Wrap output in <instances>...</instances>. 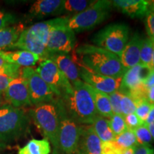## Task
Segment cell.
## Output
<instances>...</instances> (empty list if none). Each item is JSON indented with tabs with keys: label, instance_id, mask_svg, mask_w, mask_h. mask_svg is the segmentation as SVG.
Instances as JSON below:
<instances>
[{
	"label": "cell",
	"instance_id": "obj_1",
	"mask_svg": "<svg viewBox=\"0 0 154 154\" xmlns=\"http://www.w3.org/2000/svg\"><path fill=\"white\" fill-rule=\"evenodd\" d=\"M76 54L81 64L96 74L120 78L128 70L118 56L94 44H82L76 48Z\"/></svg>",
	"mask_w": 154,
	"mask_h": 154
},
{
	"label": "cell",
	"instance_id": "obj_2",
	"mask_svg": "<svg viewBox=\"0 0 154 154\" xmlns=\"http://www.w3.org/2000/svg\"><path fill=\"white\" fill-rule=\"evenodd\" d=\"M72 86V93L61 99L63 106L69 116L77 124L92 125L99 114L88 85L81 80Z\"/></svg>",
	"mask_w": 154,
	"mask_h": 154
},
{
	"label": "cell",
	"instance_id": "obj_3",
	"mask_svg": "<svg viewBox=\"0 0 154 154\" xmlns=\"http://www.w3.org/2000/svg\"><path fill=\"white\" fill-rule=\"evenodd\" d=\"M29 114L45 139L52 144L54 154H58L59 151V112L57 99L52 102L35 106L29 111Z\"/></svg>",
	"mask_w": 154,
	"mask_h": 154
},
{
	"label": "cell",
	"instance_id": "obj_4",
	"mask_svg": "<svg viewBox=\"0 0 154 154\" xmlns=\"http://www.w3.org/2000/svg\"><path fill=\"white\" fill-rule=\"evenodd\" d=\"M29 125V116L22 108L5 104L0 109V142L6 145L19 139Z\"/></svg>",
	"mask_w": 154,
	"mask_h": 154
},
{
	"label": "cell",
	"instance_id": "obj_5",
	"mask_svg": "<svg viewBox=\"0 0 154 154\" xmlns=\"http://www.w3.org/2000/svg\"><path fill=\"white\" fill-rule=\"evenodd\" d=\"M112 6V1L109 0L95 1L86 10L69 17L68 26L74 32L91 29L108 18Z\"/></svg>",
	"mask_w": 154,
	"mask_h": 154
},
{
	"label": "cell",
	"instance_id": "obj_6",
	"mask_svg": "<svg viewBox=\"0 0 154 154\" xmlns=\"http://www.w3.org/2000/svg\"><path fill=\"white\" fill-rule=\"evenodd\" d=\"M129 38V28L124 23H114L105 26L92 38L94 45L114 54L120 58Z\"/></svg>",
	"mask_w": 154,
	"mask_h": 154
},
{
	"label": "cell",
	"instance_id": "obj_7",
	"mask_svg": "<svg viewBox=\"0 0 154 154\" xmlns=\"http://www.w3.org/2000/svg\"><path fill=\"white\" fill-rule=\"evenodd\" d=\"M59 112V151L65 154L76 153L80 138V126L69 116L61 99H57Z\"/></svg>",
	"mask_w": 154,
	"mask_h": 154
},
{
	"label": "cell",
	"instance_id": "obj_8",
	"mask_svg": "<svg viewBox=\"0 0 154 154\" xmlns=\"http://www.w3.org/2000/svg\"><path fill=\"white\" fill-rule=\"evenodd\" d=\"M69 17L56 18L50 30L47 49L50 54L55 53L69 54L76 44L75 32L68 26Z\"/></svg>",
	"mask_w": 154,
	"mask_h": 154
},
{
	"label": "cell",
	"instance_id": "obj_9",
	"mask_svg": "<svg viewBox=\"0 0 154 154\" xmlns=\"http://www.w3.org/2000/svg\"><path fill=\"white\" fill-rule=\"evenodd\" d=\"M36 70L52 90L57 99H62L73 92L72 84L50 59H42Z\"/></svg>",
	"mask_w": 154,
	"mask_h": 154
},
{
	"label": "cell",
	"instance_id": "obj_10",
	"mask_svg": "<svg viewBox=\"0 0 154 154\" xmlns=\"http://www.w3.org/2000/svg\"><path fill=\"white\" fill-rule=\"evenodd\" d=\"M21 76L24 79L27 84L30 100L32 104L37 106L45 103L52 102L56 99V96L49 85L42 79L33 67L22 68Z\"/></svg>",
	"mask_w": 154,
	"mask_h": 154
},
{
	"label": "cell",
	"instance_id": "obj_11",
	"mask_svg": "<svg viewBox=\"0 0 154 154\" xmlns=\"http://www.w3.org/2000/svg\"><path fill=\"white\" fill-rule=\"evenodd\" d=\"M76 63L81 80L92 88L108 95L119 91L120 88L122 77L113 78L96 74L83 66L78 61Z\"/></svg>",
	"mask_w": 154,
	"mask_h": 154
},
{
	"label": "cell",
	"instance_id": "obj_12",
	"mask_svg": "<svg viewBox=\"0 0 154 154\" xmlns=\"http://www.w3.org/2000/svg\"><path fill=\"white\" fill-rule=\"evenodd\" d=\"M3 95L8 104L14 107L22 108L32 105L27 84L21 76L11 81Z\"/></svg>",
	"mask_w": 154,
	"mask_h": 154
},
{
	"label": "cell",
	"instance_id": "obj_13",
	"mask_svg": "<svg viewBox=\"0 0 154 154\" xmlns=\"http://www.w3.org/2000/svg\"><path fill=\"white\" fill-rule=\"evenodd\" d=\"M153 68L146 65H136L128 69L122 77L121 87L119 91L128 95L131 91L139 88L153 72Z\"/></svg>",
	"mask_w": 154,
	"mask_h": 154
},
{
	"label": "cell",
	"instance_id": "obj_14",
	"mask_svg": "<svg viewBox=\"0 0 154 154\" xmlns=\"http://www.w3.org/2000/svg\"><path fill=\"white\" fill-rule=\"evenodd\" d=\"M102 141L91 125L80 126V138L76 154H101Z\"/></svg>",
	"mask_w": 154,
	"mask_h": 154
},
{
	"label": "cell",
	"instance_id": "obj_15",
	"mask_svg": "<svg viewBox=\"0 0 154 154\" xmlns=\"http://www.w3.org/2000/svg\"><path fill=\"white\" fill-rule=\"evenodd\" d=\"M12 49H19L27 51L38 56L40 59H48L50 54L48 52L47 47L40 42L28 29H25L14 44Z\"/></svg>",
	"mask_w": 154,
	"mask_h": 154
},
{
	"label": "cell",
	"instance_id": "obj_16",
	"mask_svg": "<svg viewBox=\"0 0 154 154\" xmlns=\"http://www.w3.org/2000/svg\"><path fill=\"white\" fill-rule=\"evenodd\" d=\"M144 38L138 33H135L127 42L121 53L120 60L126 69H131L140 63V52Z\"/></svg>",
	"mask_w": 154,
	"mask_h": 154
},
{
	"label": "cell",
	"instance_id": "obj_17",
	"mask_svg": "<svg viewBox=\"0 0 154 154\" xmlns=\"http://www.w3.org/2000/svg\"><path fill=\"white\" fill-rule=\"evenodd\" d=\"M48 59L52 60L57 64L58 68L68 79L72 85L81 81L76 63L69 54H51Z\"/></svg>",
	"mask_w": 154,
	"mask_h": 154
},
{
	"label": "cell",
	"instance_id": "obj_18",
	"mask_svg": "<svg viewBox=\"0 0 154 154\" xmlns=\"http://www.w3.org/2000/svg\"><path fill=\"white\" fill-rule=\"evenodd\" d=\"M113 5L124 14L131 18L146 17L151 5V1L144 0H114Z\"/></svg>",
	"mask_w": 154,
	"mask_h": 154
},
{
	"label": "cell",
	"instance_id": "obj_19",
	"mask_svg": "<svg viewBox=\"0 0 154 154\" xmlns=\"http://www.w3.org/2000/svg\"><path fill=\"white\" fill-rule=\"evenodd\" d=\"M63 0H38L31 6L29 14L33 18H43L62 14Z\"/></svg>",
	"mask_w": 154,
	"mask_h": 154
},
{
	"label": "cell",
	"instance_id": "obj_20",
	"mask_svg": "<svg viewBox=\"0 0 154 154\" xmlns=\"http://www.w3.org/2000/svg\"><path fill=\"white\" fill-rule=\"evenodd\" d=\"M0 58L6 62L18 65L23 68L32 67L40 59L38 56L24 50L14 51L0 50Z\"/></svg>",
	"mask_w": 154,
	"mask_h": 154
},
{
	"label": "cell",
	"instance_id": "obj_21",
	"mask_svg": "<svg viewBox=\"0 0 154 154\" xmlns=\"http://www.w3.org/2000/svg\"><path fill=\"white\" fill-rule=\"evenodd\" d=\"M24 29L22 24L0 29V50L12 49Z\"/></svg>",
	"mask_w": 154,
	"mask_h": 154
},
{
	"label": "cell",
	"instance_id": "obj_22",
	"mask_svg": "<svg viewBox=\"0 0 154 154\" xmlns=\"http://www.w3.org/2000/svg\"><path fill=\"white\" fill-rule=\"evenodd\" d=\"M88 87L93 95L98 114L103 118L110 119L113 113L108 94L102 93L90 86H88Z\"/></svg>",
	"mask_w": 154,
	"mask_h": 154
},
{
	"label": "cell",
	"instance_id": "obj_23",
	"mask_svg": "<svg viewBox=\"0 0 154 154\" xmlns=\"http://www.w3.org/2000/svg\"><path fill=\"white\" fill-rule=\"evenodd\" d=\"M51 145L47 139H32L19 149L18 154H50Z\"/></svg>",
	"mask_w": 154,
	"mask_h": 154
},
{
	"label": "cell",
	"instance_id": "obj_24",
	"mask_svg": "<svg viewBox=\"0 0 154 154\" xmlns=\"http://www.w3.org/2000/svg\"><path fill=\"white\" fill-rule=\"evenodd\" d=\"M91 126L102 142L113 141L115 140V136L111 131L108 119L98 115Z\"/></svg>",
	"mask_w": 154,
	"mask_h": 154
},
{
	"label": "cell",
	"instance_id": "obj_25",
	"mask_svg": "<svg viewBox=\"0 0 154 154\" xmlns=\"http://www.w3.org/2000/svg\"><path fill=\"white\" fill-rule=\"evenodd\" d=\"M55 21L56 19H54L45 22H38L27 29L31 33L33 34L40 42H42L47 47L50 30L54 24Z\"/></svg>",
	"mask_w": 154,
	"mask_h": 154
},
{
	"label": "cell",
	"instance_id": "obj_26",
	"mask_svg": "<svg viewBox=\"0 0 154 154\" xmlns=\"http://www.w3.org/2000/svg\"><path fill=\"white\" fill-rule=\"evenodd\" d=\"M94 2L90 0H64L62 6V13L73 14L74 16L86 10L93 5Z\"/></svg>",
	"mask_w": 154,
	"mask_h": 154
},
{
	"label": "cell",
	"instance_id": "obj_27",
	"mask_svg": "<svg viewBox=\"0 0 154 154\" xmlns=\"http://www.w3.org/2000/svg\"><path fill=\"white\" fill-rule=\"evenodd\" d=\"M154 43L149 38H144L140 52V63L152 67ZM153 68V67H152Z\"/></svg>",
	"mask_w": 154,
	"mask_h": 154
},
{
	"label": "cell",
	"instance_id": "obj_28",
	"mask_svg": "<svg viewBox=\"0 0 154 154\" xmlns=\"http://www.w3.org/2000/svg\"><path fill=\"white\" fill-rule=\"evenodd\" d=\"M114 141L124 149H134L135 146L138 144L134 132L129 129L126 130L119 136L115 137Z\"/></svg>",
	"mask_w": 154,
	"mask_h": 154
},
{
	"label": "cell",
	"instance_id": "obj_29",
	"mask_svg": "<svg viewBox=\"0 0 154 154\" xmlns=\"http://www.w3.org/2000/svg\"><path fill=\"white\" fill-rule=\"evenodd\" d=\"M109 124L115 137L128 130L124 116L122 115L113 114L112 116L109 119Z\"/></svg>",
	"mask_w": 154,
	"mask_h": 154
},
{
	"label": "cell",
	"instance_id": "obj_30",
	"mask_svg": "<svg viewBox=\"0 0 154 154\" xmlns=\"http://www.w3.org/2000/svg\"><path fill=\"white\" fill-rule=\"evenodd\" d=\"M137 139L138 143L141 145H149L152 142V136L146 124L138 127L133 131Z\"/></svg>",
	"mask_w": 154,
	"mask_h": 154
},
{
	"label": "cell",
	"instance_id": "obj_31",
	"mask_svg": "<svg viewBox=\"0 0 154 154\" xmlns=\"http://www.w3.org/2000/svg\"><path fill=\"white\" fill-rule=\"evenodd\" d=\"M121 111L122 116H127L136 111V103L129 96L124 94L121 100Z\"/></svg>",
	"mask_w": 154,
	"mask_h": 154
},
{
	"label": "cell",
	"instance_id": "obj_32",
	"mask_svg": "<svg viewBox=\"0 0 154 154\" xmlns=\"http://www.w3.org/2000/svg\"><path fill=\"white\" fill-rule=\"evenodd\" d=\"M146 28L149 38L154 43V5H151L146 15Z\"/></svg>",
	"mask_w": 154,
	"mask_h": 154
},
{
	"label": "cell",
	"instance_id": "obj_33",
	"mask_svg": "<svg viewBox=\"0 0 154 154\" xmlns=\"http://www.w3.org/2000/svg\"><path fill=\"white\" fill-rule=\"evenodd\" d=\"M126 149L119 146L116 142H102L101 154H124Z\"/></svg>",
	"mask_w": 154,
	"mask_h": 154
},
{
	"label": "cell",
	"instance_id": "obj_34",
	"mask_svg": "<svg viewBox=\"0 0 154 154\" xmlns=\"http://www.w3.org/2000/svg\"><path fill=\"white\" fill-rule=\"evenodd\" d=\"M124 94L120 91H117L113 92V93L109 94V101H110L111 109L113 114H119L122 115L121 111V100L122 99L123 96Z\"/></svg>",
	"mask_w": 154,
	"mask_h": 154
},
{
	"label": "cell",
	"instance_id": "obj_35",
	"mask_svg": "<svg viewBox=\"0 0 154 154\" xmlns=\"http://www.w3.org/2000/svg\"><path fill=\"white\" fill-rule=\"evenodd\" d=\"M151 103L147 100H143V101L138 102L136 103V111L135 113L138 116V118H140L142 121H145L147 118L150 110L151 108Z\"/></svg>",
	"mask_w": 154,
	"mask_h": 154
},
{
	"label": "cell",
	"instance_id": "obj_36",
	"mask_svg": "<svg viewBox=\"0 0 154 154\" xmlns=\"http://www.w3.org/2000/svg\"><path fill=\"white\" fill-rule=\"evenodd\" d=\"M125 123H126L128 129L134 131L138 127L143 126L144 122L140 118H138V116L136 113H131L127 116H124Z\"/></svg>",
	"mask_w": 154,
	"mask_h": 154
},
{
	"label": "cell",
	"instance_id": "obj_37",
	"mask_svg": "<svg viewBox=\"0 0 154 154\" xmlns=\"http://www.w3.org/2000/svg\"><path fill=\"white\" fill-rule=\"evenodd\" d=\"M17 22V18L14 14L0 10V29L14 24Z\"/></svg>",
	"mask_w": 154,
	"mask_h": 154
},
{
	"label": "cell",
	"instance_id": "obj_38",
	"mask_svg": "<svg viewBox=\"0 0 154 154\" xmlns=\"http://www.w3.org/2000/svg\"><path fill=\"white\" fill-rule=\"evenodd\" d=\"M13 79L14 78L12 77L0 74V96L3 95L6 89L8 87L9 84Z\"/></svg>",
	"mask_w": 154,
	"mask_h": 154
},
{
	"label": "cell",
	"instance_id": "obj_39",
	"mask_svg": "<svg viewBox=\"0 0 154 154\" xmlns=\"http://www.w3.org/2000/svg\"><path fill=\"white\" fill-rule=\"evenodd\" d=\"M134 154H154V151L150 145L138 144L134 148Z\"/></svg>",
	"mask_w": 154,
	"mask_h": 154
},
{
	"label": "cell",
	"instance_id": "obj_40",
	"mask_svg": "<svg viewBox=\"0 0 154 154\" xmlns=\"http://www.w3.org/2000/svg\"><path fill=\"white\" fill-rule=\"evenodd\" d=\"M154 123V103L151 105V110H150L149 114L146 119L144 121V124L149 125Z\"/></svg>",
	"mask_w": 154,
	"mask_h": 154
},
{
	"label": "cell",
	"instance_id": "obj_41",
	"mask_svg": "<svg viewBox=\"0 0 154 154\" xmlns=\"http://www.w3.org/2000/svg\"><path fill=\"white\" fill-rule=\"evenodd\" d=\"M143 85L145 87L149 89V88H151L152 86H154V72L153 70V72L150 74V76L148 77L147 79H146L143 83Z\"/></svg>",
	"mask_w": 154,
	"mask_h": 154
},
{
	"label": "cell",
	"instance_id": "obj_42",
	"mask_svg": "<svg viewBox=\"0 0 154 154\" xmlns=\"http://www.w3.org/2000/svg\"><path fill=\"white\" fill-rule=\"evenodd\" d=\"M147 101H149L151 104H153L154 103V86L148 89Z\"/></svg>",
	"mask_w": 154,
	"mask_h": 154
},
{
	"label": "cell",
	"instance_id": "obj_43",
	"mask_svg": "<svg viewBox=\"0 0 154 154\" xmlns=\"http://www.w3.org/2000/svg\"><path fill=\"white\" fill-rule=\"evenodd\" d=\"M146 126H147L150 133H151V135L152 136V139L154 140V123H153V124H149V125H146Z\"/></svg>",
	"mask_w": 154,
	"mask_h": 154
},
{
	"label": "cell",
	"instance_id": "obj_44",
	"mask_svg": "<svg viewBox=\"0 0 154 154\" xmlns=\"http://www.w3.org/2000/svg\"><path fill=\"white\" fill-rule=\"evenodd\" d=\"M124 154H134V149H126Z\"/></svg>",
	"mask_w": 154,
	"mask_h": 154
},
{
	"label": "cell",
	"instance_id": "obj_45",
	"mask_svg": "<svg viewBox=\"0 0 154 154\" xmlns=\"http://www.w3.org/2000/svg\"><path fill=\"white\" fill-rule=\"evenodd\" d=\"M4 105H5V103H4L2 98V96H0V109H1Z\"/></svg>",
	"mask_w": 154,
	"mask_h": 154
},
{
	"label": "cell",
	"instance_id": "obj_46",
	"mask_svg": "<svg viewBox=\"0 0 154 154\" xmlns=\"http://www.w3.org/2000/svg\"><path fill=\"white\" fill-rule=\"evenodd\" d=\"M5 63H6V61H4L2 59H1V58H0V67L2 66Z\"/></svg>",
	"mask_w": 154,
	"mask_h": 154
},
{
	"label": "cell",
	"instance_id": "obj_47",
	"mask_svg": "<svg viewBox=\"0 0 154 154\" xmlns=\"http://www.w3.org/2000/svg\"><path fill=\"white\" fill-rule=\"evenodd\" d=\"M5 146H6L5 144H4V143H1V142H0V151H1L2 149H5Z\"/></svg>",
	"mask_w": 154,
	"mask_h": 154
},
{
	"label": "cell",
	"instance_id": "obj_48",
	"mask_svg": "<svg viewBox=\"0 0 154 154\" xmlns=\"http://www.w3.org/2000/svg\"><path fill=\"white\" fill-rule=\"evenodd\" d=\"M152 67H153V69L154 68V49L153 53V58H152Z\"/></svg>",
	"mask_w": 154,
	"mask_h": 154
},
{
	"label": "cell",
	"instance_id": "obj_49",
	"mask_svg": "<svg viewBox=\"0 0 154 154\" xmlns=\"http://www.w3.org/2000/svg\"><path fill=\"white\" fill-rule=\"evenodd\" d=\"M151 2H152V4H153V5H154V1H151Z\"/></svg>",
	"mask_w": 154,
	"mask_h": 154
},
{
	"label": "cell",
	"instance_id": "obj_50",
	"mask_svg": "<svg viewBox=\"0 0 154 154\" xmlns=\"http://www.w3.org/2000/svg\"><path fill=\"white\" fill-rule=\"evenodd\" d=\"M153 72H154V68H153Z\"/></svg>",
	"mask_w": 154,
	"mask_h": 154
}]
</instances>
